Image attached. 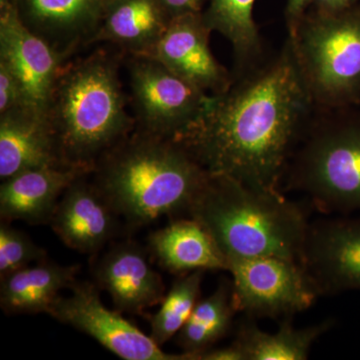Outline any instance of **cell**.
Returning a JSON list of instances; mask_svg holds the SVG:
<instances>
[{
    "mask_svg": "<svg viewBox=\"0 0 360 360\" xmlns=\"http://www.w3.org/2000/svg\"><path fill=\"white\" fill-rule=\"evenodd\" d=\"M123 60L122 51L103 44L61 68L44 116L63 167L92 172L97 161L134 131L120 78Z\"/></svg>",
    "mask_w": 360,
    "mask_h": 360,
    "instance_id": "cell-2",
    "label": "cell"
},
{
    "mask_svg": "<svg viewBox=\"0 0 360 360\" xmlns=\"http://www.w3.org/2000/svg\"><path fill=\"white\" fill-rule=\"evenodd\" d=\"M168 13L175 16L184 14H198L200 6V0H160Z\"/></svg>",
    "mask_w": 360,
    "mask_h": 360,
    "instance_id": "cell-28",
    "label": "cell"
},
{
    "mask_svg": "<svg viewBox=\"0 0 360 360\" xmlns=\"http://www.w3.org/2000/svg\"><path fill=\"white\" fill-rule=\"evenodd\" d=\"M123 65L135 129L176 139L198 122L210 96L148 56H124Z\"/></svg>",
    "mask_w": 360,
    "mask_h": 360,
    "instance_id": "cell-7",
    "label": "cell"
},
{
    "mask_svg": "<svg viewBox=\"0 0 360 360\" xmlns=\"http://www.w3.org/2000/svg\"><path fill=\"white\" fill-rule=\"evenodd\" d=\"M20 110H30L23 90L13 73L0 63V116Z\"/></svg>",
    "mask_w": 360,
    "mask_h": 360,
    "instance_id": "cell-26",
    "label": "cell"
},
{
    "mask_svg": "<svg viewBox=\"0 0 360 360\" xmlns=\"http://www.w3.org/2000/svg\"><path fill=\"white\" fill-rule=\"evenodd\" d=\"M234 302L250 319H292L321 296L300 262L276 257L229 260Z\"/></svg>",
    "mask_w": 360,
    "mask_h": 360,
    "instance_id": "cell-8",
    "label": "cell"
},
{
    "mask_svg": "<svg viewBox=\"0 0 360 360\" xmlns=\"http://www.w3.org/2000/svg\"><path fill=\"white\" fill-rule=\"evenodd\" d=\"M307 0H288V11L290 16V32L295 30L297 25V20L302 13L303 7L307 4Z\"/></svg>",
    "mask_w": 360,
    "mask_h": 360,
    "instance_id": "cell-29",
    "label": "cell"
},
{
    "mask_svg": "<svg viewBox=\"0 0 360 360\" xmlns=\"http://www.w3.org/2000/svg\"><path fill=\"white\" fill-rule=\"evenodd\" d=\"M148 250L160 266L177 276L196 270H229V262L212 236L191 217L151 232Z\"/></svg>",
    "mask_w": 360,
    "mask_h": 360,
    "instance_id": "cell-19",
    "label": "cell"
},
{
    "mask_svg": "<svg viewBox=\"0 0 360 360\" xmlns=\"http://www.w3.org/2000/svg\"><path fill=\"white\" fill-rule=\"evenodd\" d=\"M255 319L248 317L238 326L234 342L240 347L245 360H304L309 359L312 345L335 326L326 319L315 326L296 328L292 319H281L276 333L262 330Z\"/></svg>",
    "mask_w": 360,
    "mask_h": 360,
    "instance_id": "cell-21",
    "label": "cell"
},
{
    "mask_svg": "<svg viewBox=\"0 0 360 360\" xmlns=\"http://www.w3.org/2000/svg\"><path fill=\"white\" fill-rule=\"evenodd\" d=\"M319 1L321 2L322 6L336 9L338 8V7L345 6L350 0H319Z\"/></svg>",
    "mask_w": 360,
    "mask_h": 360,
    "instance_id": "cell-30",
    "label": "cell"
},
{
    "mask_svg": "<svg viewBox=\"0 0 360 360\" xmlns=\"http://www.w3.org/2000/svg\"><path fill=\"white\" fill-rule=\"evenodd\" d=\"M172 20L160 0H118L106 9L94 45H112L124 56H149Z\"/></svg>",
    "mask_w": 360,
    "mask_h": 360,
    "instance_id": "cell-17",
    "label": "cell"
},
{
    "mask_svg": "<svg viewBox=\"0 0 360 360\" xmlns=\"http://www.w3.org/2000/svg\"><path fill=\"white\" fill-rule=\"evenodd\" d=\"M68 60L23 25L16 8L4 6L0 18V63L20 82L28 110L44 116L56 78Z\"/></svg>",
    "mask_w": 360,
    "mask_h": 360,
    "instance_id": "cell-11",
    "label": "cell"
},
{
    "mask_svg": "<svg viewBox=\"0 0 360 360\" xmlns=\"http://www.w3.org/2000/svg\"><path fill=\"white\" fill-rule=\"evenodd\" d=\"M300 264L321 295L360 291V217L310 222Z\"/></svg>",
    "mask_w": 360,
    "mask_h": 360,
    "instance_id": "cell-10",
    "label": "cell"
},
{
    "mask_svg": "<svg viewBox=\"0 0 360 360\" xmlns=\"http://www.w3.org/2000/svg\"><path fill=\"white\" fill-rule=\"evenodd\" d=\"M238 312L231 279H222L217 290L194 307L188 321L176 335L177 345L191 360H196L198 354L229 335Z\"/></svg>",
    "mask_w": 360,
    "mask_h": 360,
    "instance_id": "cell-22",
    "label": "cell"
},
{
    "mask_svg": "<svg viewBox=\"0 0 360 360\" xmlns=\"http://www.w3.org/2000/svg\"><path fill=\"white\" fill-rule=\"evenodd\" d=\"M212 236L227 262L276 257L300 262L310 222L281 191L253 188L222 174L208 175L187 210Z\"/></svg>",
    "mask_w": 360,
    "mask_h": 360,
    "instance_id": "cell-4",
    "label": "cell"
},
{
    "mask_svg": "<svg viewBox=\"0 0 360 360\" xmlns=\"http://www.w3.org/2000/svg\"><path fill=\"white\" fill-rule=\"evenodd\" d=\"M205 270L181 274L160 303V309L148 317L151 338L162 347L181 330L200 300Z\"/></svg>",
    "mask_w": 360,
    "mask_h": 360,
    "instance_id": "cell-24",
    "label": "cell"
},
{
    "mask_svg": "<svg viewBox=\"0 0 360 360\" xmlns=\"http://www.w3.org/2000/svg\"><path fill=\"white\" fill-rule=\"evenodd\" d=\"M108 6L103 0H25L20 20L68 59L94 45Z\"/></svg>",
    "mask_w": 360,
    "mask_h": 360,
    "instance_id": "cell-15",
    "label": "cell"
},
{
    "mask_svg": "<svg viewBox=\"0 0 360 360\" xmlns=\"http://www.w3.org/2000/svg\"><path fill=\"white\" fill-rule=\"evenodd\" d=\"M315 106L335 110L360 98V15H322L290 32Z\"/></svg>",
    "mask_w": 360,
    "mask_h": 360,
    "instance_id": "cell-6",
    "label": "cell"
},
{
    "mask_svg": "<svg viewBox=\"0 0 360 360\" xmlns=\"http://www.w3.org/2000/svg\"><path fill=\"white\" fill-rule=\"evenodd\" d=\"M79 264L44 259L0 278V307L9 315L46 314L77 281Z\"/></svg>",
    "mask_w": 360,
    "mask_h": 360,
    "instance_id": "cell-20",
    "label": "cell"
},
{
    "mask_svg": "<svg viewBox=\"0 0 360 360\" xmlns=\"http://www.w3.org/2000/svg\"><path fill=\"white\" fill-rule=\"evenodd\" d=\"M63 167L45 116L20 110L0 116V179L33 168Z\"/></svg>",
    "mask_w": 360,
    "mask_h": 360,
    "instance_id": "cell-18",
    "label": "cell"
},
{
    "mask_svg": "<svg viewBox=\"0 0 360 360\" xmlns=\"http://www.w3.org/2000/svg\"><path fill=\"white\" fill-rule=\"evenodd\" d=\"M196 360H245V354L236 342L227 347L210 348L198 355Z\"/></svg>",
    "mask_w": 360,
    "mask_h": 360,
    "instance_id": "cell-27",
    "label": "cell"
},
{
    "mask_svg": "<svg viewBox=\"0 0 360 360\" xmlns=\"http://www.w3.org/2000/svg\"><path fill=\"white\" fill-rule=\"evenodd\" d=\"M314 106L288 37L276 58L240 70L208 97L198 122L174 141L208 174L279 191Z\"/></svg>",
    "mask_w": 360,
    "mask_h": 360,
    "instance_id": "cell-1",
    "label": "cell"
},
{
    "mask_svg": "<svg viewBox=\"0 0 360 360\" xmlns=\"http://www.w3.org/2000/svg\"><path fill=\"white\" fill-rule=\"evenodd\" d=\"M68 167L33 168L13 175L0 186V219L30 224H51L61 196L80 175Z\"/></svg>",
    "mask_w": 360,
    "mask_h": 360,
    "instance_id": "cell-16",
    "label": "cell"
},
{
    "mask_svg": "<svg viewBox=\"0 0 360 360\" xmlns=\"http://www.w3.org/2000/svg\"><path fill=\"white\" fill-rule=\"evenodd\" d=\"M208 175L179 142L135 129L97 161L91 179L134 232L187 213Z\"/></svg>",
    "mask_w": 360,
    "mask_h": 360,
    "instance_id": "cell-3",
    "label": "cell"
},
{
    "mask_svg": "<svg viewBox=\"0 0 360 360\" xmlns=\"http://www.w3.org/2000/svg\"><path fill=\"white\" fill-rule=\"evenodd\" d=\"M148 250L131 239L113 243L103 255H94V283L110 295L122 314L142 315L165 298L162 277L151 265Z\"/></svg>",
    "mask_w": 360,
    "mask_h": 360,
    "instance_id": "cell-12",
    "label": "cell"
},
{
    "mask_svg": "<svg viewBox=\"0 0 360 360\" xmlns=\"http://www.w3.org/2000/svg\"><path fill=\"white\" fill-rule=\"evenodd\" d=\"M212 32L198 14L175 16L148 58L160 61L207 96L219 94L231 85L233 77L212 54Z\"/></svg>",
    "mask_w": 360,
    "mask_h": 360,
    "instance_id": "cell-14",
    "label": "cell"
},
{
    "mask_svg": "<svg viewBox=\"0 0 360 360\" xmlns=\"http://www.w3.org/2000/svg\"><path fill=\"white\" fill-rule=\"evenodd\" d=\"M89 176L80 175L66 188L51 225L63 245L94 257L117 238L122 219Z\"/></svg>",
    "mask_w": 360,
    "mask_h": 360,
    "instance_id": "cell-13",
    "label": "cell"
},
{
    "mask_svg": "<svg viewBox=\"0 0 360 360\" xmlns=\"http://www.w3.org/2000/svg\"><path fill=\"white\" fill-rule=\"evenodd\" d=\"M70 295L59 296L47 314L96 340L124 360H191L188 354H168L143 331L103 304L101 290L94 281H77Z\"/></svg>",
    "mask_w": 360,
    "mask_h": 360,
    "instance_id": "cell-9",
    "label": "cell"
},
{
    "mask_svg": "<svg viewBox=\"0 0 360 360\" xmlns=\"http://www.w3.org/2000/svg\"><path fill=\"white\" fill-rule=\"evenodd\" d=\"M285 175L288 188L305 194L322 213L360 212L359 118L309 124Z\"/></svg>",
    "mask_w": 360,
    "mask_h": 360,
    "instance_id": "cell-5",
    "label": "cell"
},
{
    "mask_svg": "<svg viewBox=\"0 0 360 360\" xmlns=\"http://www.w3.org/2000/svg\"><path fill=\"white\" fill-rule=\"evenodd\" d=\"M255 0H213L210 13L203 20L212 32L231 42L238 70L259 63L262 39L253 20Z\"/></svg>",
    "mask_w": 360,
    "mask_h": 360,
    "instance_id": "cell-23",
    "label": "cell"
},
{
    "mask_svg": "<svg viewBox=\"0 0 360 360\" xmlns=\"http://www.w3.org/2000/svg\"><path fill=\"white\" fill-rule=\"evenodd\" d=\"M47 253L11 222L0 224V278L46 259Z\"/></svg>",
    "mask_w": 360,
    "mask_h": 360,
    "instance_id": "cell-25",
    "label": "cell"
}]
</instances>
